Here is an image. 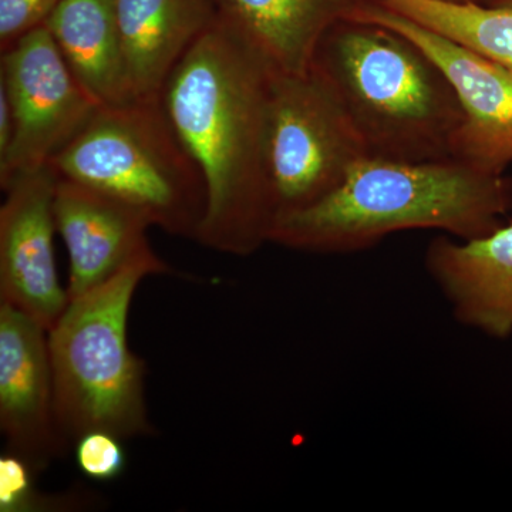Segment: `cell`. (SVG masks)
<instances>
[{
	"mask_svg": "<svg viewBox=\"0 0 512 512\" xmlns=\"http://www.w3.org/2000/svg\"><path fill=\"white\" fill-rule=\"evenodd\" d=\"M272 70L217 20L185 53L160 94L165 116L207 185L197 242L224 254H254L274 227L265 165Z\"/></svg>",
	"mask_w": 512,
	"mask_h": 512,
	"instance_id": "1",
	"label": "cell"
},
{
	"mask_svg": "<svg viewBox=\"0 0 512 512\" xmlns=\"http://www.w3.org/2000/svg\"><path fill=\"white\" fill-rule=\"evenodd\" d=\"M511 207L512 188L503 175L456 158L366 156L315 204L276 218L269 242L296 251L346 254L412 229L471 239L503 225Z\"/></svg>",
	"mask_w": 512,
	"mask_h": 512,
	"instance_id": "2",
	"label": "cell"
},
{
	"mask_svg": "<svg viewBox=\"0 0 512 512\" xmlns=\"http://www.w3.org/2000/svg\"><path fill=\"white\" fill-rule=\"evenodd\" d=\"M312 67L338 94L369 156L453 158L463 110L439 66L406 36L348 16L320 40Z\"/></svg>",
	"mask_w": 512,
	"mask_h": 512,
	"instance_id": "3",
	"label": "cell"
},
{
	"mask_svg": "<svg viewBox=\"0 0 512 512\" xmlns=\"http://www.w3.org/2000/svg\"><path fill=\"white\" fill-rule=\"evenodd\" d=\"M168 272L164 261L131 265L70 299L49 330L57 423L69 446L94 430L121 440L154 433L144 387L146 363L128 346L127 322L140 282Z\"/></svg>",
	"mask_w": 512,
	"mask_h": 512,
	"instance_id": "4",
	"label": "cell"
},
{
	"mask_svg": "<svg viewBox=\"0 0 512 512\" xmlns=\"http://www.w3.org/2000/svg\"><path fill=\"white\" fill-rule=\"evenodd\" d=\"M50 167L57 177L126 202L151 227L197 241L207 185L160 100L99 107Z\"/></svg>",
	"mask_w": 512,
	"mask_h": 512,
	"instance_id": "5",
	"label": "cell"
},
{
	"mask_svg": "<svg viewBox=\"0 0 512 512\" xmlns=\"http://www.w3.org/2000/svg\"><path fill=\"white\" fill-rule=\"evenodd\" d=\"M366 156L362 137L322 74L313 67L305 74L272 70L265 165L275 220L325 197Z\"/></svg>",
	"mask_w": 512,
	"mask_h": 512,
	"instance_id": "6",
	"label": "cell"
},
{
	"mask_svg": "<svg viewBox=\"0 0 512 512\" xmlns=\"http://www.w3.org/2000/svg\"><path fill=\"white\" fill-rule=\"evenodd\" d=\"M0 84L13 113V138L0 158V185L52 163L99 109L40 26L2 52Z\"/></svg>",
	"mask_w": 512,
	"mask_h": 512,
	"instance_id": "7",
	"label": "cell"
},
{
	"mask_svg": "<svg viewBox=\"0 0 512 512\" xmlns=\"http://www.w3.org/2000/svg\"><path fill=\"white\" fill-rule=\"evenodd\" d=\"M349 18L396 30L439 66L463 110L453 158L487 173L503 175L512 165V72L483 53L384 8L376 0H359Z\"/></svg>",
	"mask_w": 512,
	"mask_h": 512,
	"instance_id": "8",
	"label": "cell"
},
{
	"mask_svg": "<svg viewBox=\"0 0 512 512\" xmlns=\"http://www.w3.org/2000/svg\"><path fill=\"white\" fill-rule=\"evenodd\" d=\"M50 165L19 175L0 208V302L36 320L49 332L69 305L57 275L55 194Z\"/></svg>",
	"mask_w": 512,
	"mask_h": 512,
	"instance_id": "9",
	"label": "cell"
},
{
	"mask_svg": "<svg viewBox=\"0 0 512 512\" xmlns=\"http://www.w3.org/2000/svg\"><path fill=\"white\" fill-rule=\"evenodd\" d=\"M0 430L9 453L36 474L66 456L56 416L49 332L0 302Z\"/></svg>",
	"mask_w": 512,
	"mask_h": 512,
	"instance_id": "10",
	"label": "cell"
},
{
	"mask_svg": "<svg viewBox=\"0 0 512 512\" xmlns=\"http://www.w3.org/2000/svg\"><path fill=\"white\" fill-rule=\"evenodd\" d=\"M55 220L69 251V299L131 265L163 261L150 247L151 224L140 211L86 185L57 177Z\"/></svg>",
	"mask_w": 512,
	"mask_h": 512,
	"instance_id": "11",
	"label": "cell"
},
{
	"mask_svg": "<svg viewBox=\"0 0 512 512\" xmlns=\"http://www.w3.org/2000/svg\"><path fill=\"white\" fill-rule=\"evenodd\" d=\"M426 269L461 325L491 338H510L512 220L477 238L434 239Z\"/></svg>",
	"mask_w": 512,
	"mask_h": 512,
	"instance_id": "12",
	"label": "cell"
},
{
	"mask_svg": "<svg viewBox=\"0 0 512 512\" xmlns=\"http://www.w3.org/2000/svg\"><path fill=\"white\" fill-rule=\"evenodd\" d=\"M124 67L137 101H157L185 53L217 23L214 0H116Z\"/></svg>",
	"mask_w": 512,
	"mask_h": 512,
	"instance_id": "13",
	"label": "cell"
},
{
	"mask_svg": "<svg viewBox=\"0 0 512 512\" xmlns=\"http://www.w3.org/2000/svg\"><path fill=\"white\" fill-rule=\"evenodd\" d=\"M218 20L276 72H311L320 40L359 0H214Z\"/></svg>",
	"mask_w": 512,
	"mask_h": 512,
	"instance_id": "14",
	"label": "cell"
},
{
	"mask_svg": "<svg viewBox=\"0 0 512 512\" xmlns=\"http://www.w3.org/2000/svg\"><path fill=\"white\" fill-rule=\"evenodd\" d=\"M45 26L73 76L97 106L137 101L124 67L116 0H60Z\"/></svg>",
	"mask_w": 512,
	"mask_h": 512,
	"instance_id": "15",
	"label": "cell"
},
{
	"mask_svg": "<svg viewBox=\"0 0 512 512\" xmlns=\"http://www.w3.org/2000/svg\"><path fill=\"white\" fill-rule=\"evenodd\" d=\"M384 8L463 43L512 72V10L444 0H376Z\"/></svg>",
	"mask_w": 512,
	"mask_h": 512,
	"instance_id": "16",
	"label": "cell"
},
{
	"mask_svg": "<svg viewBox=\"0 0 512 512\" xmlns=\"http://www.w3.org/2000/svg\"><path fill=\"white\" fill-rule=\"evenodd\" d=\"M37 474L25 460L6 451L0 457V511L32 512L66 510L64 507H80L72 495L50 497L37 491Z\"/></svg>",
	"mask_w": 512,
	"mask_h": 512,
	"instance_id": "17",
	"label": "cell"
},
{
	"mask_svg": "<svg viewBox=\"0 0 512 512\" xmlns=\"http://www.w3.org/2000/svg\"><path fill=\"white\" fill-rule=\"evenodd\" d=\"M73 447L77 467L92 480H116L126 468V451L121 439L109 431H89Z\"/></svg>",
	"mask_w": 512,
	"mask_h": 512,
	"instance_id": "18",
	"label": "cell"
},
{
	"mask_svg": "<svg viewBox=\"0 0 512 512\" xmlns=\"http://www.w3.org/2000/svg\"><path fill=\"white\" fill-rule=\"evenodd\" d=\"M60 0H0V50L45 25Z\"/></svg>",
	"mask_w": 512,
	"mask_h": 512,
	"instance_id": "19",
	"label": "cell"
},
{
	"mask_svg": "<svg viewBox=\"0 0 512 512\" xmlns=\"http://www.w3.org/2000/svg\"><path fill=\"white\" fill-rule=\"evenodd\" d=\"M13 138V113L8 93L0 84V158L8 153Z\"/></svg>",
	"mask_w": 512,
	"mask_h": 512,
	"instance_id": "20",
	"label": "cell"
},
{
	"mask_svg": "<svg viewBox=\"0 0 512 512\" xmlns=\"http://www.w3.org/2000/svg\"><path fill=\"white\" fill-rule=\"evenodd\" d=\"M480 3L491 6V8L512 10V0H480Z\"/></svg>",
	"mask_w": 512,
	"mask_h": 512,
	"instance_id": "21",
	"label": "cell"
},
{
	"mask_svg": "<svg viewBox=\"0 0 512 512\" xmlns=\"http://www.w3.org/2000/svg\"><path fill=\"white\" fill-rule=\"evenodd\" d=\"M451 3H480V0H444Z\"/></svg>",
	"mask_w": 512,
	"mask_h": 512,
	"instance_id": "22",
	"label": "cell"
}]
</instances>
